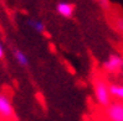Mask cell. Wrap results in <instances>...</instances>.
Wrapping results in <instances>:
<instances>
[{
  "label": "cell",
  "mask_w": 123,
  "mask_h": 121,
  "mask_svg": "<svg viewBox=\"0 0 123 121\" xmlns=\"http://www.w3.org/2000/svg\"><path fill=\"white\" fill-rule=\"evenodd\" d=\"M96 100L101 106L107 108L111 104V94H110V85L106 83L103 78H96L93 83Z\"/></svg>",
  "instance_id": "6da1fadb"
},
{
  "label": "cell",
  "mask_w": 123,
  "mask_h": 121,
  "mask_svg": "<svg viewBox=\"0 0 123 121\" xmlns=\"http://www.w3.org/2000/svg\"><path fill=\"white\" fill-rule=\"evenodd\" d=\"M106 117L108 121H123V103H111L106 108Z\"/></svg>",
  "instance_id": "7a4b0ae2"
},
{
  "label": "cell",
  "mask_w": 123,
  "mask_h": 121,
  "mask_svg": "<svg viewBox=\"0 0 123 121\" xmlns=\"http://www.w3.org/2000/svg\"><path fill=\"white\" fill-rule=\"evenodd\" d=\"M123 67V58L118 54H111L103 63V69L108 73H117Z\"/></svg>",
  "instance_id": "3957f363"
},
{
  "label": "cell",
  "mask_w": 123,
  "mask_h": 121,
  "mask_svg": "<svg viewBox=\"0 0 123 121\" xmlns=\"http://www.w3.org/2000/svg\"><path fill=\"white\" fill-rule=\"evenodd\" d=\"M0 116L4 119L14 117V106L6 94H0Z\"/></svg>",
  "instance_id": "277c9868"
},
{
  "label": "cell",
  "mask_w": 123,
  "mask_h": 121,
  "mask_svg": "<svg viewBox=\"0 0 123 121\" xmlns=\"http://www.w3.org/2000/svg\"><path fill=\"white\" fill-rule=\"evenodd\" d=\"M75 6L70 3H59L56 6V11L63 17H71L74 15Z\"/></svg>",
  "instance_id": "5b68a950"
},
{
  "label": "cell",
  "mask_w": 123,
  "mask_h": 121,
  "mask_svg": "<svg viewBox=\"0 0 123 121\" xmlns=\"http://www.w3.org/2000/svg\"><path fill=\"white\" fill-rule=\"evenodd\" d=\"M110 94H111V96H114V98L119 99V100H123V85L111 84L110 85Z\"/></svg>",
  "instance_id": "8992f818"
},
{
  "label": "cell",
  "mask_w": 123,
  "mask_h": 121,
  "mask_svg": "<svg viewBox=\"0 0 123 121\" xmlns=\"http://www.w3.org/2000/svg\"><path fill=\"white\" fill-rule=\"evenodd\" d=\"M14 56H15V58H16V61H18V63L20 66H23V67H27L29 66V59H27L26 54L23 51L15 49V51H14Z\"/></svg>",
  "instance_id": "52a82bcc"
},
{
  "label": "cell",
  "mask_w": 123,
  "mask_h": 121,
  "mask_svg": "<svg viewBox=\"0 0 123 121\" xmlns=\"http://www.w3.org/2000/svg\"><path fill=\"white\" fill-rule=\"evenodd\" d=\"M27 25L30 26V27H32L34 30H35L36 32H39V33H42V32L45 31V25L42 24L40 20L31 19V20H29V21H27Z\"/></svg>",
  "instance_id": "ba28073f"
},
{
  "label": "cell",
  "mask_w": 123,
  "mask_h": 121,
  "mask_svg": "<svg viewBox=\"0 0 123 121\" xmlns=\"http://www.w3.org/2000/svg\"><path fill=\"white\" fill-rule=\"evenodd\" d=\"M114 27L119 33L123 35V17H116L114 19Z\"/></svg>",
  "instance_id": "9c48e42d"
},
{
  "label": "cell",
  "mask_w": 123,
  "mask_h": 121,
  "mask_svg": "<svg viewBox=\"0 0 123 121\" xmlns=\"http://www.w3.org/2000/svg\"><path fill=\"white\" fill-rule=\"evenodd\" d=\"M97 1H98V4L102 6L103 9H108V8H110V5H111L110 0H97Z\"/></svg>",
  "instance_id": "30bf717a"
},
{
  "label": "cell",
  "mask_w": 123,
  "mask_h": 121,
  "mask_svg": "<svg viewBox=\"0 0 123 121\" xmlns=\"http://www.w3.org/2000/svg\"><path fill=\"white\" fill-rule=\"evenodd\" d=\"M3 57H4V48H3L1 43H0V59H1Z\"/></svg>",
  "instance_id": "8fae6325"
}]
</instances>
